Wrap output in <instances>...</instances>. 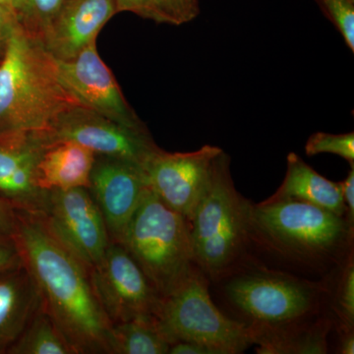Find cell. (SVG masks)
Wrapping results in <instances>:
<instances>
[{"mask_svg": "<svg viewBox=\"0 0 354 354\" xmlns=\"http://www.w3.org/2000/svg\"><path fill=\"white\" fill-rule=\"evenodd\" d=\"M14 239L38 286L43 309L74 354L108 353L111 324L99 304L90 271L37 213L16 209Z\"/></svg>", "mask_w": 354, "mask_h": 354, "instance_id": "1", "label": "cell"}, {"mask_svg": "<svg viewBox=\"0 0 354 354\" xmlns=\"http://www.w3.org/2000/svg\"><path fill=\"white\" fill-rule=\"evenodd\" d=\"M248 232L250 248L322 279L353 251L354 225L348 218L295 200L251 203Z\"/></svg>", "mask_w": 354, "mask_h": 354, "instance_id": "2", "label": "cell"}, {"mask_svg": "<svg viewBox=\"0 0 354 354\" xmlns=\"http://www.w3.org/2000/svg\"><path fill=\"white\" fill-rule=\"evenodd\" d=\"M334 272L311 281L272 269L248 255L216 283H223L225 300L252 330L255 344L257 335L325 313Z\"/></svg>", "mask_w": 354, "mask_h": 354, "instance_id": "3", "label": "cell"}, {"mask_svg": "<svg viewBox=\"0 0 354 354\" xmlns=\"http://www.w3.org/2000/svg\"><path fill=\"white\" fill-rule=\"evenodd\" d=\"M79 104L44 44L18 26L0 59V133L46 131Z\"/></svg>", "mask_w": 354, "mask_h": 354, "instance_id": "4", "label": "cell"}, {"mask_svg": "<svg viewBox=\"0 0 354 354\" xmlns=\"http://www.w3.org/2000/svg\"><path fill=\"white\" fill-rule=\"evenodd\" d=\"M251 202L235 188L230 158L218 156L206 192L189 223L193 258L209 281H218L250 255Z\"/></svg>", "mask_w": 354, "mask_h": 354, "instance_id": "5", "label": "cell"}, {"mask_svg": "<svg viewBox=\"0 0 354 354\" xmlns=\"http://www.w3.org/2000/svg\"><path fill=\"white\" fill-rule=\"evenodd\" d=\"M164 298L197 269L188 221L147 189L118 242Z\"/></svg>", "mask_w": 354, "mask_h": 354, "instance_id": "6", "label": "cell"}, {"mask_svg": "<svg viewBox=\"0 0 354 354\" xmlns=\"http://www.w3.org/2000/svg\"><path fill=\"white\" fill-rule=\"evenodd\" d=\"M155 319L171 344L198 342L215 354H239L254 344L250 328L216 307L209 292V279L198 268L174 292L162 298Z\"/></svg>", "mask_w": 354, "mask_h": 354, "instance_id": "7", "label": "cell"}, {"mask_svg": "<svg viewBox=\"0 0 354 354\" xmlns=\"http://www.w3.org/2000/svg\"><path fill=\"white\" fill-rule=\"evenodd\" d=\"M88 271L95 297L111 325L157 314L162 297L118 242H111L102 260Z\"/></svg>", "mask_w": 354, "mask_h": 354, "instance_id": "8", "label": "cell"}, {"mask_svg": "<svg viewBox=\"0 0 354 354\" xmlns=\"http://www.w3.org/2000/svg\"><path fill=\"white\" fill-rule=\"evenodd\" d=\"M223 149L205 145L194 152L169 153L158 147L142 165L147 186L188 221L208 188Z\"/></svg>", "mask_w": 354, "mask_h": 354, "instance_id": "9", "label": "cell"}, {"mask_svg": "<svg viewBox=\"0 0 354 354\" xmlns=\"http://www.w3.org/2000/svg\"><path fill=\"white\" fill-rule=\"evenodd\" d=\"M37 133L44 144L74 142L95 156L130 160L141 167L158 147L149 131L123 127L84 104L65 111L48 130Z\"/></svg>", "mask_w": 354, "mask_h": 354, "instance_id": "10", "label": "cell"}, {"mask_svg": "<svg viewBox=\"0 0 354 354\" xmlns=\"http://www.w3.org/2000/svg\"><path fill=\"white\" fill-rule=\"evenodd\" d=\"M39 215L51 234L88 270L102 260L111 244L106 221L88 188L48 191Z\"/></svg>", "mask_w": 354, "mask_h": 354, "instance_id": "11", "label": "cell"}, {"mask_svg": "<svg viewBox=\"0 0 354 354\" xmlns=\"http://www.w3.org/2000/svg\"><path fill=\"white\" fill-rule=\"evenodd\" d=\"M55 62L60 78L84 106L123 127L148 131L125 100L113 72L100 57L97 41L75 57Z\"/></svg>", "mask_w": 354, "mask_h": 354, "instance_id": "12", "label": "cell"}, {"mask_svg": "<svg viewBox=\"0 0 354 354\" xmlns=\"http://www.w3.org/2000/svg\"><path fill=\"white\" fill-rule=\"evenodd\" d=\"M88 189L104 216L111 242H120L148 189L141 165L97 156Z\"/></svg>", "mask_w": 354, "mask_h": 354, "instance_id": "13", "label": "cell"}, {"mask_svg": "<svg viewBox=\"0 0 354 354\" xmlns=\"http://www.w3.org/2000/svg\"><path fill=\"white\" fill-rule=\"evenodd\" d=\"M43 148V141L36 131L0 133V199L15 209L43 213L48 192L39 190L35 180Z\"/></svg>", "mask_w": 354, "mask_h": 354, "instance_id": "14", "label": "cell"}, {"mask_svg": "<svg viewBox=\"0 0 354 354\" xmlns=\"http://www.w3.org/2000/svg\"><path fill=\"white\" fill-rule=\"evenodd\" d=\"M114 0H64L41 43L55 59L75 57L115 15Z\"/></svg>", "mask_w": 354, "mask_h": 354, "instance_id": "15", "label": "cell"}, {"mask_svg": "<svg viewBox=\"0 0 354 354\" xmlns=\"http://www.w3.org/2000/svg\"><path fill=\"white\" fill-rule=\"evenodd\" d=\"M41 308L38 286L24 263L0 272V353H7Z\"/></svg>", "mask_w": 354, "mask_h": 354, "instance_id": "16", "label": "cell"}, {"mask_svg": "<svg viewBox=\"0 0 354 354\" xmlns=\"http://www.w3.org/2000/svg\"><path fill=\"white\" fill-rule=\"evenodd\" d=\"M95 157L86 147L70 141L44 144L35 171L39 190L88 187Z\"/></svg>", "mask_w": 354, "mask_h": 354, "instance_id": "17", "label": "cell"}, {"mask_svg": "<svg viewBox=\"0 0 354 354\" xmlns=\"http://www.w3.org/2000/svg\"><path fill=\"white\" fill-rule=\"evenodd\" d=\"M281 200L308 203L346 218L341 183L321 176L295 153H288L285 179L274 194L266 201Z\"/></svg>", "mask_w": 354, "mask_h": 354, "instance_id": "18", "label": "cell"}, {"mask_svg": "<svg viewBox=\"0 0 354 354\" xmlns=\"http://www.w3.org/2000/svg\"><path fill=\"white\" fill-rule=\"evenodd\" d=\"M334 328L330 312L283 329L255 337L259 354H325L329 353L328 337Z\"/></svg>", "mask_w": 354, "mask_h": 354, "instance_id": "19", "label": "cell"}, {"mask_svg": "<svg viewBox=\"0 0 354 354\" xmlns=\"http://www.w3.org/2000/svg\"><path fill=\"white\" fill-rule=\"evenodd\" d=\"M169 344L158 329L155 317L113 324L108 337V353L167 354Z\"/></svg>", "mask_w": 354, "mask_h": 354, "instance_id": "20", "label": "cell"}, {"mask_svg": "<svg viewBox=\"0 0 354 354\" xmlns=\"http://www.w3.org/2000/svg\"><path fill=\"white\" fill-rule=\"evenodd\" d=\"M6 353L74 354V351L50 316L41 308Z\"/></svg>", "mask_w": 354, "mask_h": 354, "instance_id": "21", "label": "cell"}, {"mask_svg": "<svg viewBox=\"0 0 354 354\" xmlns=\"http://www.w3.org/2000/svg\"><path fill=\"white\" fill-rule=\"evenodd\" d=\"M335 329L354 330L353 251L333 274L329 304Z\"/></svg>", "mask_w": 354, "mask_h": 354, "instance_id": "22", "label": "cell"}, {"mask_svg": "<svg viewBox=\"0 0 354 354\" xmlns=\"http://www.w3.org/2000/svg\"><path fill=\"white\" fill-rule=\"evenodd\" d=\"M64 0H20L18 22L30 36L43 41Z\"/></svg>", "mask_w": 354, "mask_h": 354, "instance_id": "23", "label": "cell"}, {"mask_svg": "<svg viewBox=\"0 0 354 354\" xmlns=\"http://www.w3.org/2000/svg\"><path fill=\"white\" fill-rule=\"evenodd\" d=\"M199 14V0H151L145 19L180 26L194 20Z\"/></svg>", "mask_w": 354, "mask_h": 354, "instance_id": "24", "label": "cell"}, {"mask_svg": "<svg viewBox=\"0 0 354 354\" xmlns=\"http://www.w3.org/2000/svg\"><path fill=\"white\" fill-rule=\"evenodd\" d=\"M305 153L308 157L319 153H333L354 164V133L330 134L317 132L312 134L305 145Z\"/></svg>", "mask_w": 354, "mask_h": 354, "instance_id": "25", "label": "cell"}, {"mask_svg": "<svg viewBox=\"0 0 354 354\" xmlns=\"http://www.w3.org/2000/svg\"><path fill=\"white\" fill-rule=\"evenodd\" d=\"M326 17L337 28L344 43L354 51V0H315Z\"/></svg>", "mask_w": 354, "mask_h": 354, "instance_id": "26", "label": "cell"}, {"mask_svg": "<svg viewBox=\"0 0 354 354\" xmlns=\"http://www.w3.org/2000/svg\"><path fill=\"white\" fill-rule=\"evenodd\" d=\"M19 246L14 236L0 235V272L22 264Z\"/></svg>", "mask_w": 354, "mask_h": 354, "instance_id": "27", "label": "cell"}, {"mask_svg": "<svg viewBox=\"0 0 354 354\" xmlns=\"http://www.w3.org/2000/svg\"><path fill=\"white\" fill-rule=\"evenodd\" d=\"M19 26L17 16L10 9L0 6V59L6 53L14 31Z\"/></svg>", "mask_w": 354, "mask_h": 354, "instance_id": "28", "label": "cell"}, {"mask_svg": "<svg viewBox=\"0 0 354 354\" xmlns=\"http://www.w3.org/2000/svg\"><path fill=\"white\" fill-rule=\"evenodd\" d=\"M341 189L342 199L346 208V218L354 225V164L351 165L348 176L342 181Z\"/></svg>", "mask_w": 354, "mask_h": 354, "instance_id": "29", "label": "cell"}, {"mask_svg": "<svg viewBox=\"0 0 354 354\" xmlns=\"http://www.w3.org/2000/svg\"><path fill=\"white\" fill-rule=\"evenodd\" d=\"M16 227V209L0 199V235L12 236Z\"/></svg>", "mask_w": 354, "mask_h": 354, "instance_id": "30", "label": "cell"}, {"mask_svg": "<svg viewBox=\"0 0 354 354\" xmlns=\"http://www.w3.org/2000/svg\"><path fill=\"white\" fill-rule=\"evenodd\" d=\"M151 0H114L116 13L131 12L145 19Z\"/></svg>", "mask_w": 354, "mask_h": 354, "instance_id": "31", "label": "cell"}, {"mask_svg": "<svg viewBox=\"0 0 354 354\" xmlns=\"http://www.w3.org/2000/svg\"><path fill=\"white\" fill-rule=\"evenodd\" d=\"M169 354H215L208 346L198 342L178 341L169 346Z\"/></svg>", "mask_w": 354, "mask_h": 354, "instance_id": "32", "label": "cell"}, {"mask_svg": "<svg viewBox=\"0 0 354 354\" xmlns=\"http://www.w3.org/2000/svg\"><path fill=\"white\" fill-rule=\"evenodd\" d=\"M337 335V353H354V330L335 329Z\"/></svg>", "mask_w": 354, "mask_h": 354, "instance_id": "33", "label": "cell"}, {"mask_svg": "<svg viewBox=\"0 0 354 354\" xmlns=\"http://www.w3.org/2000/svg\"><path fill=\"white\" fill-rule=\"evenodd\" d=\"M19 3L20 0H0V6L7 7V8L10 9V10H12L15 14L17 13Z\"/></svg>", "mask_w": 354, "mask_h": 354, "instance_id": "34", "label": "cell"}]
</instances>
